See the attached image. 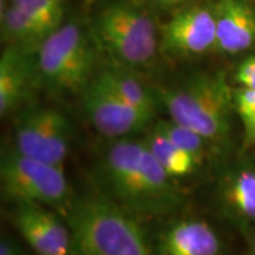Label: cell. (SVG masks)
I'll use <instances>...</instances> for the list:
<instances>
[{"mask_svg": "<svg viewBox=\"0 0 255 255\" xmlns=\"http://www.w3.org/2000/svg\"><path fill=\"white\" fill-rule=\"evenodd\" d=\"M96 178L100 193L136 219L175 214L183 191L159 165L143 139L110 141L101 154Z\"/></svg>", "mask_w": 255, "mask_h": 255, "instance_id": "6da1fadb", "label": "cell"}, {"mask_svg": "<svg viewBox=\"0 0 255 255\" xmlns=\"http://www.w3.org/2000/svg\"><path fill=\"white\" fill-rule=\"evenodd\" d=\"M62 213L73 255H154L135 216L103 194L73 197Z\"/></svg>", "mask_w": 255, "mask_h": 255, "instance_id": "7a4b0ae2", "label": "cell"}, {"mask_svg": "<svg viewBox=\"0 0 255 255\" xmlns=\"http://www.w3.org/2000/svg\"><path fill=\"white\" fill-rule=\"evenodd\" d=\"M156 95L171 121L196 131L212 148L227 144L235 108L234 91L225 72L195 73Z\"/></svg>", "mask_w": 255, "mask_h": 255, "instance_id": "3957f363", "label": "cell"}, {"mask_svg": "<svg viewBox=\"0 0 255 255\" xmlns=\"http://www.w3.org/2000/svg\"><path fill=\"white\" fill-rule=\"evenodd\" d=\"M92 36L111 63L133 71L146 69L159 51V32L148 12L130 2H114L96 15Z\"/></svg>", "mask_w": 255, "mask_h": 255, "instance_id": "277c9868", "label": "cell"}, {"mask_svg": "<svg viewBox=\"0 0 255 255\" xmlns=\"http://www.w3.org/2000/svg\"><path fill=\"white\" fill-rule=\"evenodd\" d=\"M98 50L92 33L81 24L64 23L36 52L38 75L50 90L82 94L97 73Z\"/></svg>", "mask_w": 255, "mask_h": 255, "instance_id": "5b68a950", "label": "cell"}, {"mask_svg": "<svg viewBox=\"0 0 255 255\" xmlns=\"http://www.w3.org/2000/svg\"><path fill=\"white\" fill-rule=\"evenodd\" d=\"M0 182L2 194L14 202H34L63 212L73 199L63 165L28 157L13 148L2 154Z\"/></svg>", "mask_w": 255, "mask_h": 255, "instance_id": "8992f818", "label": "cell"}, {"mask_svg": "<svg viewBox=\"0 0 255 255\" xmlns=\"http://www.w3.org/2000/svg\"><path fill=\"white\" fill-rule=\"evenodd\" d=\"M69 120L53 108H33L21 115L14 130L13 149L47 163L64 165L71 148Z\"/></svg>", "mask_w": 255, "mask_h": 255, "instance_id": "52a82bcc", "label": "cell"}, {"mask_svg": "<svg viewBox=\"0 0 255 255\" xmlns=\"http://www.w3.org/2000/svg\"><path fill=\"white\" fill-rule=\"evenodd\" d=\"M81 95L89 122L109 141L130 138L152 126L155 115L128 103L96 76Z\"/></svg>", "mask_w": 255, "mask_h": 255, "instance_id": "ba28073f", "label": "cell"}, {"mask_svg": "<svg viewBox=\"0 0 255 255\" xmlns=\"http://www.w3.org/2000/svg\"><path fill=\"white\" fill-rule=\"evenodd\" d=\"M215 45L214 12L206 5L180 9L159 30V51L176 58L203 55Z\"/></svg>", "mask_w": 255, "mask_h": 255, "instance_id": "9c48e42d", "label": "cell"}, {"mask_svg": "<svg viewBox=\"0 0 255 255\" xmlns=\"http://www.w3.org/2000/svg\"><path fill=\"white\" fill-rule=\"evenodd\" d=\"M49 209L39 203L15 202V228L38 255H71V232L66 222Z\"/></svg>", "mask_w": 255, "mask_h": 255, "instance_id": "30bf717a", "label": "cell"}, {"mask_svg": "<svg viewBox=\"0 0 255 255\" xmlns=\"http://www.w3.org/2000/svg\"><path fill=\"white\" fill-rule=\"evenodd\" d=\"M216 24L215 50L238 55L255 44V11L246 0H216L212 6Z\"/></svg>", "mask_w": 255, "mask_h": 255, "instance_id": "8fae6325", "label": "cell"}, {"mask_svg": "<svg viewBox=\"0 0 255 255\" xmlns=\"http://www.w3.org/2000/svg\"><path fill=\"white\" fill-rule=\"evenodd\" d=\"M221 241L215 229L200 219H182L159 233L156 255H220Z\"/></svg>", "mask_w": 255, "mask_h": 255, "instance_id": "7c38bea8", "label": "cell"}, {"mask_svg": "<svg viewBox=\"0 0 255 255\" xmlns=\"http://www.w3.org/2000/svg\"><path fill=\"white\" fill-rule=\"evenodd\" d=\"M222 210L242 231L255 227V167L239 164L223 175L219 188Z\"/></svg>", "mask_w": 255, "mask_h": 255, "instance_id": "4fadbf2b", "label": "cell"}, {"mask_svg": "<svg viewBox=\"0 0 255 255\" xmlns=\"http://www.w3.org/2000/svg\"><path fill=\"white\" fill-rule=\"evenodd\" d=\"M20 47L8 46L0 58V115L11 113L23 100L31 79V55Z\"/></svg>", "mask_w": 255, "mask_h": 255, "instance_id": "5bb4252c", "label": "cell"}, {"mask_svg": "<svg viewBox=\"0 0 255 255\" xmlns=\"http://www.w3.org/2000/svg\"><path fill=\"white\" fill-rule=\"evenodd\" d=\"M95 76L128 103L145 113L155 115L158 102L157 95L137 78L136 71L110 63L98 70Z\"/></svg>", "mask_w": 255, "mask_h": 255, "instance_id": "9a60e30c", "label": "cell"}, {"mask_svg": "<svg viewBox=\"0 0 255 255\" xmlns=\"http://www.w3.org/2000/svg\"><path fill=\"white\" fill-rule=\"evenodd\" d=\"M2 38L9 46L37 52L51 32L26 12L9 4L1 14Z\"/></svg>", "mask_w": 255, "mask_h": 255, "instance_id": "2e32d148", "label": "cell"}, {"mask_svg": "<svg viewBox=\"0 0 255 255\" xmlns=\"http://www.w3.org/2000/svg\"><path fill=\"white\" fill-rule=\"evenodd\" d=\"M142 139L156 161L171 177L187 176L199 167L193 156L171 142L154 127L150 128L148 135Z\"/></svg>", "mask_w": 255, "mask_h": 255, "instance_id": "e0dca14e", "label": "cell"}, {"mask_svg": "<svg viewBox=\"0 0 255 255\" xmlns=\"http://www.w3.org/2000/svg\"><path fill=\"white\" fill-rule=\"evenodd\" d=\"M152 127L159 132L168 137L181 149L186 150L188 154L193 156L196 163L201 165L208 156V151L213 149L208 142L190 128L178 124L174 121L162 120L152 124Z\"/></svg>", "mask_w": 255, "mask_h": 255, "instance_id": "ac0fdd59", "label": "cell"}, {"mask_svg": "<svg viewBox=\"0 0 255 255\" xmlns=\"http://www.w3.org/2000/svg\"><path fill=\"white\" fill-rule=\"evenodd\" d=\"M11 4L33 17L51 33L64 24V0H12Z\"/></svg>", "mask_w": 255, "mask_h": 255, "instance_id": "d6986e66", "label": "cell"}, {"mask_svg": "<svg viewBox=\"0 0 255 255\" xmlns=\"http://www.w3.org/2000/svg\"><path fill=\"white\" fill-rule=\"evenodd\" d=\"M235 113L244 127V146L255 145V90L240 88L234 91Z\"/></svg>", "mask_w": 255, "mask_h": 255, "instance_id": "ffe728a7", "label": "cell"}, {"mask_svg": "<svg viewBox=\"0 0 255 255\" xmlns=\"http://www.w3.org/2000/svg\"><path fill=\"white\" fill-rule=\"evenodd\" d=\"M235 81L241 88L255 90V56H250L239 64Z\"/></svg>", "mask_w": 255, "mask_h": 255, "instance_id": "44dd1931", "label": "cell"}, {"mask_svg": "<svg viewBox=\"0 0 255 255\" xmlns=\"http://www.w3.org/2000/svg\"><path fill=\"white\" fill-rule=\"evenodd\" d=\"M0 255H21V253L13 244L2 239L0 244Z\"/></svg>", "mask_w": 255, "mask_h": 255, "instance_id": "7402d4cb", "label": "cell"}, {"mask_svg": "<svg viewBox=\"0 0 255 255\" xmlns=\"http://www.w3.org/2000/svg\"><path fill=\"white\" fill-rule=\"evenodd\" d=\"M156 4L163 7H177V6H182L189 0H154Z\"/></svg>", "mask_w": 255, "mask_h": 255, "instance_id": "603a6c76", "label": "cell"}, {"mask_svg": "<svg viewBox=\"0 0 255 255\" xmlns=\"http://www.w3.org/2000/svg\"><path fill=\"white\" fill-rule=\"evenodd\" d=\"M252 237H251V251L252 255H255V227L252 229Z\"/></svg>", "mask_w": 255, "mask_h": 255, "instance_id": "cb8c5ba5", "label": "cell"}, {"mask_svg": "<svg viewBox=\"0 0 255 255\" xmlns=\"http://www.w3.org/2000/svg\"><path fill=\"white\" fill-rule=\"evenodd\" d=\"M85 1L89 2V4H91V2H95V1H97V0H85Z\"/></svg>", "mask_w": 255, "mask_h": 255, "instance_id": "d4e9b609", "label": "cell"}]
</instances>
